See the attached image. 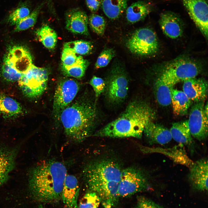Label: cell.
I'll use <instances>...</instances> for the list:
<instances>
[{"instance_id":"6da1fadb","label":"cell","mask_w":208,"mask_h":208,"mask_svg":"<svg viewBox=\"0 0 208 208\" xmlns=\"http://www.w3.org/2000/svg\"><path fill=\"white\" fill-rule=\"evenodd\" d=\"M122 170L117 162L109 159L91 162L84 168L83 178L88 191L99 195L104 208H112L118 203Z\"/></svg>"},{"instance_id":"7a4b0ae2","label":"cell","mask_w":208,"mask_h":208,"mask_svg":"<svg viewBox=\"0 0 208 208\" xmlns=\"http://www.w3.org/2000/svg\"><path fill=\"white\" fill-rule=\"evenodd\" d=\"M67 174L65 166L58 161H44L34 167L30 173L29 183L34 198L44 204L59 202Z\"/></svg>"},{"instance_id":"3957f363","label":"cell","mask_w":208,"mask_h":208,"mask_svg":"<svg viewBox=\"0 0 208 208\" xmlns=\"http://www.w3.org/2000/svg\"><path fill=\"white\" fill-rule=\"evenodd\" d=\"M155 113L145 102L134 101L128 105L120 116L98 130L94 136L140 138L146 125L155 118Z\"/></svg>"},{"instance_id":"277c9868","label":"cell","mask_w":208,"mask_h":208,"mask_svg":"<svg viewBox=\"0 0 208 208\" xmlns=\"http://www.w3.org/2000/svg\"><path fill=\"white\" fill-rule=\"evenodd\" d=\"M98 119L95 102L83 96L72 102L64 110L59 121L67 137L74 142H80L92 134Z\"/></svg>"},{"instance_id":"5b68a950","label":"cell","mask_w":208,"mask_h":208,"mask_svg":"<svg viewBox=\"0 0 208 208\" xmlns=\"http://www.w3.org/2000/svg\"><path fill=\"white\" fill-rule=\"evenodd\" d=\"M199 64L186 57L177 58L163 67L158 78L172 87L181 81L196 77L201 71Z\"/></svg>"},{"instance_id":"8992f818","label":"cell","mask_w":208,"mask_h":208,"mask_svg":"<svg viewBox=\"0 0 208 208\" xmlns=\"http://www.w3.org/2000/svg\"><path fill=\"white\" fill-rule=\"evenodd\" d=\"M49 73L45 68L38 67L33 64L23 73L18 81L23 94L31 99L41 96L46 90Z\"/></svg>"},{"instance_id":"52a82bcc","label":"cell","mask_w":208,"mask_h":208,"mask_svg":"<svg viewBox=\"0 0 208 208\" xmlns=\"http://www.w3.org/2000/svg\"><path fill=\"white\" fill-rule=\"evenodd\" d=\"M105 81L103 92L107 101L111 104L117 105L123 102L128 95L129 79L124 70L118 66L110 71Z\"/></svg>"},{"instance_id":"ba28073f","label":"cell","mask_w":208,"mask_h":208,"mask_svg":"<svg viewBox=\"0 0 208 208\" xmlns=\"http://www.w3.org/2000/svg\"><path fill=\"white\" fill-rule=\"evenodd\" d=\"M148 179L144 172L139 169L129 167L122 170L118 190L119 197H127L147 189Z\"/></svg>"},{"instance_id":"9c48e42d","label":"cell","mask_w":208,"mask_h":208,"mask_svg":"<svg viewBox=\"0 0 208 208\" xmlns=\"http://www.w3.org/2000/svg\"><path fill=\"white\" fill-rule=\"evenodd\" d=\"M80 88L79 84L76 80L63 78L58 82L54 94L53 106V117L58 122L60 115L73 101Z\"/></svg>"},{"instance_id":"30bf717a","label":"cell","mask_w":208,"mask_h":208,"mask_svg":"<svg viewBox=\"0 0 208 208\" xmlns=\"http://www.w3.org/2000/svg\"><path fill=\"white\" fill-rule=\"evenodd\" d=\"M126 44L131 52L140 55L153 54L158 49L155 33L148 28H140L135 31L128 39Z\"/></svg>"},{"instance_id":"8fae6325","label":"cell","mask_w":208,"mask_h":208,"mask_svg":"<svg viewBox=\"0 0 208 208\" xmlns=\"http://www.w3.org/2000/svg\"><path fill=\"white\" fill-rule=\"evenodd\" d=\"M204 104V102L194 103L187 120L192 136L200 141L205 139L208 135V115L205 112Z\"/></svg>"},{"instance_id":"7c38bea8","label":"cell","mask_w":208,"mask_h":208,"mask_svg":"<svg viewBox=\"0 0 208 208\" xmlns=\"http://www.w3.org/2000/svg\"><path fill=\"white\" fill-rule=\"evenodd\" d=\"M190 17L203 35L208 36V4L205 0H181Z\"/></svg>"},{"instance_id":"4fadbf2b","label":"cell","mask_w":208,"mask_h":208,"mask_svg":"<svg viewBox=\"0 0 208 208\" xmlns=\"http://www.w3.org/2000/svg\"><path fill=\"white\" fill-rule=\"evenodd\" d=\"M3 61L23 74L33 64L32 57L29 51L25 47L19 45L10 48L4 57Z\"/></svg>"},{"instance_id":"5bb4252c","label":"cell","mask_w":208,"mask_h":208,"mask_svg":"<svg viewBox=\"0 0 208 208\" xmlns=\"http://www.w3.org/2000/svg\"><path fill=\"white\" fill-rule=\"evenodd\" d=\"M183 145L176 146L169 148L159 147H143L141 150L145 153H158L168 157L175 163L182 165L190 168L193 162L187 155Z\"/></svg>"},{"instance_id":"9a60e30c","label":"cell","mask_w":208,"mask_h":208,"mask_svg":"<svg viewBox=\"0 0 208 208\" xmlns=\"http://www.w3.org/2000/svg\"><path fill=\"white\" fill-rule=\"evenodd\" d=\"M208 160L201 159L194 162L190 168L188 177L190 182L195 189L200 191L208 190Z\"/></svg>"},{"instance_id":"2e32d148","label":"cell","mask_w":208,"mask_h":208,"mask_svg":"<svg viewBox=\"0 0 208 208\" xmlns=\"http://www.w3.org/2000/svg\"><path fill=\"white\" fill-rule=\"evenodd\" d=\"M66 29L74 34L88 36V19L86 13L79 8L70 10L66 15Z\"/></svg>"},{"instance_id":"e0dca14e","label":"cell","mask_w":208,"mask_h":208,"mask_svg":"<svg viewBox=\"0 0 208 208\" xmlns=\"http://www.w3.org/2000/svg\"><path fill=\"white\" fill-rule=\"evenodd\" d=\"M18 150L0 143V187L9 178L14 168Z\"/></svg>"},{"instance_id":"ac0fdd59","label":"cell","mask_w":208,"mask_h":208,"mask_svg":"<svg viewBox=\"0 0 208 208\" xmlns=\"http://www.w3.org/2000/svg\"><path fill=\"white\" fill-rule=\"evenodd\" d=\"M183 91L192 102H204L207 94L208 85L204 79L196 77L183 81Z\"/></svg>"},{"instance_id":"d6986e66","label":"cell","mask_w":208,"mask_h":208,"mask_svg":"<svg viewBox=\"0 0 208 208\" xmlns=\"http://www.w3.org/2000/svg\"><path fill=\"white\" fill-rule=\"evenodd\" d=\"M159 23L164 34L171 38H177L183 33L182 22L178 15L173 12L166 11L162 13Z\"/></svg>"},{"instance_id":"ffe728a7","label":"cell","mask_w":208,"mask_h":208,"mask_svg":"<svg viewBox=\"0 0 208 208\" xmlns=\"http://www.w3.org/2000/svg\"><path fill=\"white\" fill-rule=\"evenodd\" d=\"M79 190L77 178L74 175L67 174L64 182L61 200L66 208H78Z\"/></svg>"},{"instance_id":"44dd1931","label":"cell","mask_w":208,"mask_h":208,"mask_svg":"<svg viewBox=\"0 0 208 208\" xmlns=\"http://www.w3.org/2000/svg\"><path fill=\"white\" fill-rule=\"evenodd\" d=\"M148 143L151 145H164L169 142L172 139L170 130L164 126L149 122L145 127L143 132Z\"/></svg>"},{"instance_id":"7402d4cb","label":"cell","mask_w":208,"mask_h":208,"mask_svg":"<svg viewBox=\"0 0 208 208\" xmlns=\"http://www.w3.org/2000/svg\"><path fill=\"white\" fill-rule=\"evenodd\" d=\"M25 110L18 101L3 94L0 93V115L5 119L12 120L23 116Z\"/></svg>"},{"instance_id":"603a6c76","label":"cell","mask_w":208,"mask_h":208,"mask_svg":"<svg viewBox=\"0 0 208 208\" xmlns=\"http://www.w3.org/2000/svg\"><path fill=\"white\" fill-rule=\"evenodd\" d=\"M170 130L172 138L180 144L188 146L193 145L187 120L173 123Z\"/></svg>"},{"instance_id":"cb8c5ba5","label":"cell","mask_w":208,"mask_h":208,"mask_svg":"<svg viewBox=\"0 0 208 208\" xmlns=\"http://www.w3.org/2000/svg\"><path fill=\"white\" fill-rule=\"evenodd\" d=\"M150 4L146 1H139L127 8L126 14L127 21L134 23L144 19L151 11Z\"/></svg>"},{"instance_id":"d4e9b609","label":"cell","mask_w":208,"mask_h":208,"mask_svg":"<svg viewBox=\"0 0 208 208\" xmlns=\"http://www.w3.org/2000/svg\"><path fill=\"white\" fill-rule=\"evenodd\" d=\"M192 102L183 91L172 88L171 104L175 115H185Z\"/></svg>"},{"instance_id":"484cf974","label":"cell","mask_w":208,"mask_h":208,"mask_svg":"<svg viewBox=\"0 0 208 208\" xmlns=\"http://www.w3.org/2000/svg\"><path fill=\"white\" fill-rule=\"evenodd\" d=\"M127 1L128 0H102L103 11L108 18L116 19L126 9Z\"/></svg>"},{"instance_id":"4316f807","label":"cell","mask_w":208,"mask_h":208,"mask_svg":"<svg viewBox=\"0 0 208 208\" xmlns=\"http://www.w3.org/2000/svg\"><path fill=\"white\" fill-rule=\"evenodd\" d=\"M36 34L43 45L49 49H54L57 41L55 31L49 25H44L37 30Z\"/></svg>"},{"instance_id":"83f0119b","label":"cell","mask_w":208,"mask_h":208,"mask_svg":"<svg viewBox=\"0 0 208 208\" xmlns=\"http://www.w3.org/2000/svg\"><path fill=\"white\" fill-rule=\"evenodd\" d=\"M89 64L88 61L80 55L77 61L73 65L68 66H62L61 70L66 77L79 79L84 76Z\"/></svg>"},{"instance_id":"f1b7e54d","label":"cell","mask_w":208,"mask_h":208,"mask_svg":"<svg viewBox=\"0 0 208 208\" xmlns=\"http://www.w3.org/2000/svg\"><path fill=\"white\" fill-rule=\"evenodd\" d=\"M155 85L156 98L159 103L164 106L170 105L171 90L173 87L168 85L158 78Z\"/></svg>"},{"instance_id":"f546056e","label":"cell","mask_w":208,"mask_h":208,"mask_svg":"<svg viewBox=\"0 0 208 208\" xmlns=\"http://www.w3.org/2000/svg\"><path fill=\"white\" fill-rule=\"evenodd\" d=\"M31 12V7L29 2L27 1L21 2L9 15L7 21L10 25H15Z\"/></svg>"},{"instance_id":"4dcf8cb0","label":"cell","mask_w":208,"mask_h":208,"mask_svg":"<svg viewBox=\"0 0 208 208\" xmlns=\"http://www.w3.org/2000/svg\"><path fill=\"white\" fill-rule=\"evenodd\" d=\"M43 4L38 5L27 16L23 19L15 26V32H18L27 30L34 26L36 22L39 13Z\"/></svg>"},{"instance_id":"1f68e13d","label":"cell","mask_w":208,"mask_h":208,"mask_svg":"<svg viewBox=\"0 0 208 208\" xmlns=\"http://www.w3.org/2000/svg\"><path fill=\"white\" fill-rule=\"evenodd\" d=\"M64 47L72 50L77 54L87 55L92 51L93 46L90 42L83 40H77L65 43Z\"/></svg>"},{"instance_id":"d6a6232c","label":"cell","mask_w":208,"mask_h":208,"mask_svg":"<svg viewBox=\"0 0 208 208\" xmlns=\"http://www.w3.org/2000/svg\"><path fill=\"white\" fill-rule=\"evenodd\" d=\"M101 199L95 192L88 191L78 203V208H98Z\"/></svg>"},{"instance_id":"836d02e7","label":"cell","mask_w":208,"mask_h":208,"mask_svg":"<svg viewBox=\"0 0 208 208\" xmlns=\"http://www.w3.org/2000/svg\"><path fill=\"white\" fill-rule=\"evenodd\" d=\"M22 75L8 63L3 60L1 69V75L5 81L9 82H18Z\"/></svg>"},{"instance_id":"e575fe53","label":"cell","mask_w":208,"mask_h":208,"mask_svg":"<svg viewBox=\"0 0 208 208\" xmlns=\"http://www.w3.org/2000/svg\"><path fill=\"white\" fill-rule=\"evenodd\" d=\"M90 26L95 33L100 36L103 35L105 32L106 22L102 16L96 14H92L88 19Z\"/></svg>"},{"instance_id":"d590c367","label":"cell","mask_w":208,"mask_h":208,"mask_svg":"<svg viewBox=\"0 0 208 208\" xmlns=\"http://www.w3.org/2000/svg\"><path fill=\"white\" fill-rule=\"evenodd\" d=\"M115 55V51L111 48L105 49L98 56L95 64L97 69L107 66Z\"/></svg>"},{"instance_id":"8d00e7d4","label":"cell","mask_w":208,"mask_h":208,"mask_svg":"<svg viewBox=\"0 0 208 208\" xmlns=\"http://www.w3.org/2000/svg\"><path fill=\"white\" fill-rule=\"evenodd\" d=\"M77 55L72 50L69 48L64 47L61 55L62 66H68L75 63L80 55Z\"/></svg>"},{"instance_id":"74e56055","label":"cell","mask_w":208,"mask_h":208,"mask_svg":"<svg viewBox=\"0 0 208 208\" xmlns=\"http://www.w3.org/2000/svg\"><path fill=\"white\" fill-rule=\"evenodd\" d=\"M89 83L93 90L96 99L104 92L105 83V81L102 78L94 76L90 80Z\"/></svg>"},{"instance_id":"f35d334b","label":"cell","mask_w":208,"mask_h":208,"mask_svg":"<svg viewBox=\"0 0 208 208\" xmlns=\"http://www.w3.org/2000/svg\"><path fill=\"white\" fill-rule=\"evenodd\" d=\"M136 208H164L151 200L144 196L137 198Z\"/></svg>"},{"instance_id":"ab89813d","label":"cell","mask_w":208,"mask_h":208,"mask_svg":"<svg viewBox=\"0 0 208 208\" xmlns=\"http://www.w3.org/2000/svg\"><path fill=\"white\" fill-rule=\"evenodd\" d=\"M102 0H86L87 7L93 13L98 10L102 4Z\"/></svg>"},{"instance_id":"60d3db41","label":"cell","mask_w":208,"mask_h":208,"mask_svg":"<svg viewBox=\"0 0 208 208\" xmlns=\"http://www.w3.org/2000/svg\"></svg>"}]
</instances>
